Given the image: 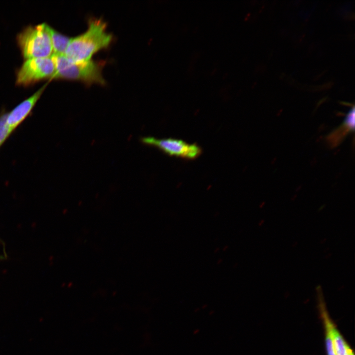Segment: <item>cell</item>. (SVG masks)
Instances as JSON below:
<instances>
[{"label": "cell", "instance_id": "obj_4", "mask_svg": "<svg viewBox=\"0 0 355 355\" xmlns=\"http://www.w3.org/2000/svg\"><path fill=\"white\" fill-rule=\"evenodd\" d=\"M55 70L52 57L27 59L17 73L16 84L26 86L45 79H53Z\"/></svg>", "mask_w": 355, "mask_h": 355}, {"label": "cell", "instance_id": "obj_7", "mask_svg": "<svg viewBox=\"0 0 355 355\" xmlns=\"http://www.w3.org/2000/svg\"><path fill=\"white\" fill-rule=\"evenodd\" d=\"M355 129L354 106L347 113L343 123L340 126L332 131L326 137V141L330 147L333 148L339 145L351 132Z\"/></svg>", "mask_w": 355, "mask_h": 355}, {"label": "cell", "instance_id": "obj_5", "mask_svg": "<svg viewBox=\"0 0 355 355\" xmlns=\"http://www.w3.org/2000/svg\"><path fill=\"white\" fill-rule=\"evenodd\" d=\"M145 144L156 147L165 153L185 159L197 158L201 153L199 146L195 144H189L182 140L173 139H157L154 137H146L141 139Z\"/></svg>", "mask_w": 355, "mask_h": 355}, {"label": "cell", "instance_id": "obj_12", "mask_svg": "<svg viewBox=\"0 0 355 355\" xmlns=\"http://www.w3.org/2000/svg\"><path fill=\"white\" fill-rule=\"evenodd\" d=\"M4 256H5L0 255V260L4 259L5 258Z\"/></svg>", "mask_w": 355, "mask_h": 355}, {"label": "cell", "instance_id": "obj_8", "mask_svg": "<svg viewBox=\"0 0 355 355\" xmlns=\"http://www.w3.org/2000/svg\"><path fill=\"white\" fill-rule=\"evenodd\" d=\"M53 54L64 55L71 38L61 34L49 26Z\"/></svg>", "mask_w": 355, "mask_h": 355}, {"label": "cell", "instance_id": "obj_3", "mask_svg": "<svg viewBox=\"0 0 355 355\" xmlns=\"http://www.w3.org/2000/svg\"><path fill=\"white\" fill-rule=\"evenodd\" d=\"M48 27L45 23L29 26L18 34L17 40L24 59L52 56L53 51Z\"/></svg>", "mask_w": 355, "mask_h": 355}, {"label": "cell", "instance_id": "obj_6", "mask_svg": "<svg viewBox=\"0 0 355 355\" xmlns=\"http://www.w3.org/2000/svg\"><path fill=\"white\" fill-rule=\"evenodd\" d=\"M46 84L43 86L33 95L23 101L10 112L7 113L6 122L13 132L31 113L36 102L43 93Z\"/></svg>", "mask_w": 355, "mask_h": 355}, {"label": "cell", "instance_id": "obj_11", "mask_svg": "<svg viewBox=\"0 0 355 355\" xmlns=\"http://www.w3.org/2000/svg\"><path fill=\"white\" fill-rule=\"evenodd\" d=\"M346 355H354V352L349 347L347 350Z\"/></svg>", "mask_w": 355, "mask_h": 355}, {"label": "cell", "instance_id": "obj_13", "mask_svg": "<svg viewBox=\"0 0 355 355\" xmlns=\"http://www.w3.org/2000/svg\"></svg>", "mask_w": 355, "mask_h": 355}, {"label": "cell", "instance_id": "obj_1", "mask_svg": "<svg viewBox=\"0 0 355 355\" xmlns=\"http://www.w3.org/2000/svg\"><path fill=\"white\" fill-rule=\"evenodd\" d=\"M106 29V23L103 20L90 19L86 31L71 38L64 55L73 62L91 60L94 54L107 48L112 40V36Z\"/></svg>", "mask_w": 355, "mask_h": 355}, {"label": "cell", "instance_id": "obj_2", "mask_svg": "<svg viewBox=\"0 0 355 355\" xmlns=\"http://www.w3.org/2000/svg\"><path fill=\"white\" fill-rule=\"evenodd\" d=\"M51 57L56 69L53 79L78 80L90 85L106 84L102 74L103 62L92 60L73 62L69 60L65 55L53 54Z\"/></svg>", "mask_w": 355, "mask_h": 355}, {"label": "cell", "instance_id": "obj_9", "mask_svg": "<svg viewBox=\"0 0 355 355\" xmlns=\"http://www.w3.org/2000/svg\"><path fill=\"white\" fill-rule=\"evenodd\" d=\"M7 113L6 112L0 115V147L13 133L7 123Z\"/></svg>", "mask_w": 355, "mask_h": 355}, {"label": "cell", "instance_id": "obj_10", "mask_svg": "<svg viewBox=\"0 0 355 355\" xmlns=\"http://www.w3.org/2000/svg\"><path fill=\"white\" fill-rule=\"evenodd\" d=\"M324 325L325 330V346L327 354V355H336L329 329L326 324H324Z\"/></svg>", "mask_w": 355, "mask_h": 355}]
</instances>
